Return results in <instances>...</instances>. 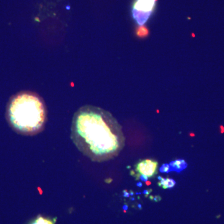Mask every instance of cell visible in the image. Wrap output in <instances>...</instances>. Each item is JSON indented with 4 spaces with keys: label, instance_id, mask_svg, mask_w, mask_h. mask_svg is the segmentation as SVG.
Segmentation results:
<instances>
[{
    "label": "cell",
    "instance_id": "obj_1",
    "mask_svg": "<svg viewBox=\"0 0 224 224\" xmlns=\"http://www.w3.org/2000/svg\"><path fill=\"white\" fill-rule=\"evenodd\" d=\"M70 137L79 151L98 163L118 156L125 144L116 118L109 112L92 105L83 106L74 113Z\"/></svg>",
    "mask_w": 224,
    "mask_h": 224
},
{
    "label": "cell",
    "instance_id": "obj_2",
    "mask_svg": "<svg viewBox=\"0 0 224 224\" xmlns=\"http://www.w3.org/2000/svg\"><path fill=\"white\" fill-rule=\"evenodd\" d=\"M6 118L11 128L24 136L42 132L47 118V108L42 98L31 91L21 92L10 99Z\"/></svg>",
    "mask_w": 224,
    "mask_h": 224
},
{
    "label": "cell",
    "instance_id": "obj_3",
    "mask_svg": "<svg viewBox=\"0 0 224 224\" xmlns=\"http://www.w3.org/2000/svg\"><path fill=\"white\" fill-rule=\"evenodd\" d=\"M157 0H135L132 7V16L139 26H143L153 13Z\"/></svg>",
    "mask_w": 224,
    "mask_h": 224
},
{
    "label": "cell",
    "instance_id": "obj_4",
    "mask_svg": "<svg viewBox=\"0 0 224 224\" xmlns=\"http://www.w3.org/2000/svg\"><path fill=\"white\" fill-rule=\"evenodd\" d=\"M158 162L152 159H146L139 161L135 166V175H145L148 178H153L158 174Z\"/></svg>",
    "mask_w": 224,
    "mask_h": 224
},
{
    "label": "cell",
    "instance_id": "obj_5",
    "mask_svg": "<svg viewBox=\"0 0 224 224\" xmlns=\"http://www.w3.org/2000/svg\"><path fill=\"white\" fill-rule=\"evenodd\" d=\"M171 171H175L178 173H180L184 171L188 167V164L184 160H176L171 161L169 163Z\"/></svg>",
    "mask_w": 224,
    "mask_h": 224
},
{
    "label": "cell",
    "instance_id": "obj_6",
    "mask_svg": "<svg viewBox=\"0 0 224 224\" xmlns=\"http://www.w3.org/2000/svg\"><path fill=\"white\" fill-rule=\"evenodd\" d=\"M176 184V182L174 179L172 178H163L160 182L158 183V185L160 187H162L163 189H172Z\"/></svg>",
    "mask_w": 224,
    "mask_h": 224
},
{
    "label": "cell",
    "instance_id": "obj_7",
    "mask_svg": "<svg viewBox=\"0 0 224 224\" xmlns=\"http://www.w3.org/2000/svg\"><path fill=\"white\" fill-rule=\"evenodd\" d=\"M55 221L42 216H38L29 224H55Z\"/></svg>",
    "mask_w": 224,
    "mask_h": 224
},
{
    "label": "cell",
    "instance_id": "obj_8",
    "mask_svg": "<svg viewBox=\"0 0 224 224\" xmlns=\"http://www.w3.org/2000/svg\"><path fill=\"white\" fill-rule=\"evenodd\" d=\"M160 171L161 173H169L171 172V168L169 166V164H163L160 168Z\"/></svg>",
    "mask_w": 224,
    "mask_h": 224
},
{
    "label": "cell",
    "instance_id": "obj_9",
    "mask_svg": "<svg viewBox=\"0 0 224 224\" xmlns=\"http://www.w3.org/2000/svg\"><path fill=\"white\" fill-rule=\"evenodd\" d=\"M151 192H152V189H146V190H145V191L143 192V193L145 195V197L147 198Z\"/></svg>",
    "mask_w": 224,
    "mask_h": 224
},
{
    "label": "cell",
    "instance_id": "obj_10",
    "mask_svg": "<svg viewBox=\"0 0 224 224\" xmlns=\"http://www.w3.org/2000/svg\"><path fill=\"white\" fill-rule=\"evenodd\" d=\"M153 201H155V202H156V203L160 202V201H161V197L160 196H158V195L155 196H154V199H153Z\"/></svg>",
    "mask_w": 224,
    "mask_h": 224
},
{
    "label": "cell",
    "instance_id": "obj_11",
    "mask_svg": "<svg viewBox=\"0 0 224 224\" xmlns=\"http://www.w3.org/2000/svg\"><path fill=\"white\" fill-rule=\"evenodd\" d=\"M136 186H138V187H140V188H141L142 186H143V184H142V183L141 182H138V183H137V184H136Z\"/></svg>",
    "mask_w": 224,
    "mask_h": 224
},
{
    "label": "cell",
    "instance_id": "obj_12",
    "mask_svg": "<svg viewBox=\"0 0 224 224\" xmlns=\"http://www.w3.org/2000/svg\"><path fill=\"white\" fill-rule=\"evenodd\" d=\"M138 208H139L140 209H142V206H141V205L140 204H138Z\"/></svg>",
    "mask_w": 224,
    "mask_h": 224
},
{
    "label": "cell",
    "instance_id": "obj_13",
    "mask_svg": "<svg viewBox=\"0 0 224 224\" xmlns=\"http://www.w3.org/2000/svg\"><path fill=\"white\" fill-rule=\"evenodd\" d=\"M123 209L124 210H127L128 209V206H123Z\"/></svg>",
    "mask_w": 224,
    "mask_h": 224
},
{
    "label": "cell",
    "instance_id": "obj_14",
    "mask_svg": "<svg viewBox=\"0 0 224 224\" xmlns=\"http://www.w3.org/2000/svg\"><path fill=\"white\" fill-rule=\"evenodd\" d=\"M163 178V177H161V176H158V180H159V181H161Z\"/></svg>",
    "mask_w": 224,
    "mask_h": 224
}]
</instances>
